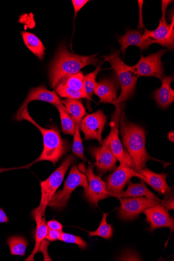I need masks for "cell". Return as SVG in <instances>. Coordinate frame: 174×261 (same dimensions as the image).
<instances>
[{
	"label": "cell",
	"mask_w": 174,
	"mask_h": 261,
	"mask_svg": "<svg viewBox=\"0 0 174 261\" xmlns=\"http://www.w3.org/2000/svg\"><path fill=\"white\" fill-rule=\"evenodd\" d=\"M162 15L160 20L158 28L155 31H150L145 29L142 36L153 43H158L167 47L169 50L173 49L174 23L173 19L170 25H168L165 19V11L167 7L172 1H162Z\"/></svg>",
	"instance_id": "ba28073f"
},
{
	"label": "cell",
	"mask_w": 174,
	"mask_h": 261,
	"mask_svg": "<svg viewBox=\"0 0 174 261\" xmlns=\"http://www.w3.org/2000/svg\"><path fill=\"white\" fill-rule=\"evenodd\" d=\"M76 161L77 159L73 155H68L60 167L46 180L41 182V201L39 206L32 211V215L33 217L37 214L44 217L45 211L49 201L61 185L68 168Z\"/></svg>",
	"instance_id": "5b68a950"
},
{
	"label": "cell",
	"mask_w": 174,
	"mask_h": 261,
	"mask_svg": "<svg viewBox=\"0 0 174 261\" xmlns=\"http://www.w3.org/2000/svg\"><path fill=\"white\" fill-rule=\"evenodd\" d=\"M133 177H137L142 180L144 179L142 175L133 169L120 165L106 179L107 190L110 195L116 197L121 194Z\"/></svg>",
	"instance_id": "7c38bea8"
},
{
	"label": "cell",
	"mask_w": 174,
	"mask_h": 261,
	"mask_svg": "<svg viewBox=\"0 0 174 261\" xmlns=\"http://www.w3.org/2000/svg\"><path fill=\"white\" fill-rule=\"evenodd\" d=\"M55 106L60 113L63 132L65 134L73 135L76 125H74L73 118L69 115L65 107L63 106Z\"/></svg>",
	"instance_id": "4316f807"
},
{
	"label": "cell",
	"mask_w": 174,
	"mask_h": 261,
	"mask_svg": "<svg viewBox=\"0 0 174 261\" xmlns=\"http://www.w3.org/2000/svg\"><path fill=\"white\" fill-rule=\"evenodd\" d=\"M101 64L99 65L94 72L84 76V89L90 98L92 97L94 89L97 84L96 82V78L98 73L101 70Z\"/></svg>",
	"instance_id": "f546056e"
},
{
	"label": "cell",
	"mask_w": 174,
	"mask_h": 261,
	"mask_svg": "<svg viewBox=\"0 0 174 261\" xmlns=\"http://www.w3.org/2000/svg\"><path fill=\"white\" fill-rule=\"evenodd\" d=\"M62 103L74 122L80 126L83 118L87 114L82 102L76 99H67L63 100Z\"/></svg>",
	"instance_id": "cb8c5ba5"
},
{
	"label": "cell",
	"mask_w": 174,
	"mask_h": 261,
	"mask_svg": "<svg viewBox=\"0 0 174 261\" xmlns=\"http://www.w3.org/2000/svg\"><path fill=\"white\" fill-rule=\"evenodd\" d=\"M12 255L24 256L29 245L28 241L23 237L15 236L9 237L8 240Z\"/></svg>",
	"instance_id": "d4e9b609"
},
{
	"label": "cell",
	"mask_w": 174,
	"mask_h": 261,
	"mask_svg": "<svg viewBox=\"0 0 174 261\" xmlns=\"http://www.w3.org/2000/svg\"><path fill=\"white\" fill-rule=\"evenodd\" d=\"M35 100L46 102L55 106H63L56 91H49L44 86H41L31 90L26 100L16 113V120L22 111L28 107L29 103Z\"/></svg>",
	"instance_id": "e0dca14e"
},
{
	"label": "cell",
	"mask_w": 174,
	"mask_h": 261,
	"mask_svg": "<svg viewBox=\"0 0 174 261\" xmlns=\"http://www.w3.org/2000/svg\"><path fill=\"white\" fill-rule=\"evenodd\" d=\"M95 164H90L86 174L89 185L84 190V197L92 206H97L98 201L110 196L107 190V184L101 176H96L93 170Z\"/></svg>",
	"instance_id": "8fae6325"
},
{
	"label": "cell",
	"mask_w": 174,
	"mask_h": 261,
	"mask_svg": "<svg viewBox=\"0 0 174 261\" xmlns=\"http://www.w3.org/2000/svg\"><path fill=\"white\" fill-rule=\"evenodd\" d=\"M62 231L53 230L48 228L46 240L49 242H55L59 240L60 236Z\"/></svg>",
	"instance_id": "d6a6232c"
},
{
	"label": "cell",
	"mask_w": 174,
	"mask_h": 261,
	"mask_svg": "<svg viewBox=\"0 0 174 261\" xmlns=\"http://www.w3.org/2000/svg\"><path fill=\"white\" fill-rule=\"evenodd\" d=\"M107 120V116L103 111L98 110L87 115L81 121L80 127L86 140L96 139L99 144L103 143L102 134Z\"/></svg>",
	"instance_id": "4fadbf2b"
},
{
	"label": "cell",
	"mask_w": 174,
	"mask_h": 261,
	"mask_svg": "<svg viewBox=\"0 0 174 261\" xmlns=\"http://www.w3.org/2000/svg\"><path fill=\"white\" fill-rule=\"evenodd\" d=\"M74 125H76V128H74V132L73 134V142L72 146V151L74 155L79 157L84 162H86L87 159L84 153V148L80 131V126L76 122H74Z\"/></svg>",
	"instance_id": "f1b7e54d"
},
{
	"label": "cell",
	"mask_w": 174,
	"mask_h": 261,
	"mask_svg": "<svg viewBox=\"0 0 174 261\" xmlns=\"http://www.w3.org/2000/svg\"><path fill=\"white\" fill-rule=\"evenodd\" d=\"M120 109L116 108L110 122L111 130L109 136L103 141L102 145L107 146L120 163V165L135 171V165L130 154L124 149L119 138L118 126Z\"/></svg>",
	"instance_id": "52a82bcc"
},
{
	"label": "cell",
	"mask_w": 174,
	"mask_h": 261,
	"mask_svg": "<svg viewBox=\"0 0 174 261\" xmlns=\"http://www.w3.org/2000/svg\"><path fill=\"white\" fill-rule=\"evenodd\" d=\"M56 91L59 96L63 98L76 100L86 98L91 100L85 92L70 88L61 83L58 85Z\"/></svg>",
	"instance_id": "484cf974"
},
{
	"label": "cell",
	"mask_w": 174,
	"mask_h": 261,
	"mask_svg": "<svg viewBox=\"0 0 174 261\" xmlns=\"http://www.w3.org/2000/svg\"><path fill=\"white\" fill-rule=\"evenodd\" d=\"M94 93L100 98V103L113 104L117 99L115 85L109 80H104L97 83Z\"/></svg>",
	"instance_id": "44dd1931"
},
{
	"label": "cell",
	"mask_w": 174,
	"mask_h": 261,
	"mask_svg": "<svg viewBox=\"0 0 174 261\" xmlns=\"http://www.w3.org/2000/svg\"><path fill=\"white\" fill-rule=\"evenodd\" d=\"M127 191L123 192L116 198H135L145 197L148 199L158 201L162 205L169 210H173V199L168 200H161L153 193L149 191L144 182L141 180L140 183L133 184L131 181L128 182Z\"/></svg>",
	"instance_id": "2e32d148"
},
{
	"label": "cell",
	"mask_w": 174,
	"mask_h": 261,
	"mask_svg": "<svg viewBox=\"0 0 174 261\" xmlns=\"http://www.w3.org/2000/svg\"><path fill=\"white\" fill-rule=\"evenodd\" d=\"M97 62L96 55L84 57L72 54L65 45H62L49 67V77L52 87L55 88L63 79L80 73L86 66L96 65Z\"/></svg>",
	"instance_id": "6da1fadb"
},
{
	"label": "cell",
	"mask_w": 174,
	"mask_h": 261,
	"mask_svg": "<svg viewBox=\"0 0 174 261\" xmlns=\"http://www.w3.org/2000/svg\"><path fill=\"white\" fill-rule=\"evenodd\" d=\"M24 44L28 49L42 60L45 55V48L41 40L35 35L27 32L21 33Z\"/></svg>",
	"instance_id": "603a6c76"
},
{
	"label": "cell",
	"mask_w": 174,
	"mask_h": 261,
	"mask_svg": "<svg viewBox=\"0 0 174 261\" xmlns=\"http://www.w3.org/2000/svg\"><path fill=\"white\" fill-rule=\"evenodd\" d=\"M120 132L123 145L131 156L136 172L146 168L149 160L157 161L149 155L145 149V132L141 127L127 122L122 114L120 120Z\"/></svg>",
	"instance_id": "3957f363"
},
{
	"label": "cell",
	"mask_w": 174,
	"mask_h": 261,
	"mask_svg": "<svg viewBox=\"0 0 174 261\" xmlns=\"http://www.w3.org/2000/svg\"><path fill=\"white\" fill-rule=\"evenodd\" d=\"M166 50H162L144 57L141 56L138 63L132 66L133 72L138 76H153L162 80L164 77L162 57Z\"/></svg>",
	"instance_id": "30bf717a"
},
{
	"label": "cell",
	"mask_w": 174,
	"mask_h": 261,
	"mask_svg": "<svg viewBox=\"0 0 174 261\" xmlns=\"http://www.w3.org/2000/svg\"><path fill=\"white\" fill-rule=\"evenodd\" d=\"M89 1L88 0H72L74 10V17H76L78 13L87 4Z\"/></svg>",
	"instance_id": "836d02e7"
},
{
	"label": "cell",
	"mask_w": 174,
	"mask_h": 261,
	"mask_svg": "<svg viewBox=\"0 0 174 261\" xmlns=\"http://www.w3.org/2000/svg\"><path fill=\"white\" fill-rule=\"evenodd\" d=\"M143 213L146 216V221L151 225L149 230L151 232L163 227L169 228L171 231H173V219L170 217L168 209L161 204L149 207Z\"/></svg>",
	"instance_id": "5bb4252c"
},
{
	"label": "cell",
	"mask_w": 174,
	"mask_h": 261,
	"mask_svg": "<svg viewBox=\"0 0 174 261\" xmlns=\"http://www.w3.org/2000/svg\"><path fill=\"white\" fill-rule=\"evenodd\" d=\"M173 80L172 76L163 78L162 86L154 93V99L162 109L167 108L174 101V91L170 86Z\"/></svg>",
	"instance_id": "ffe728a7"
},
{
	"label": "cell",
	"mask_w": 174,
	"mask_h": 261,
	"mask_svg": "<svg viewBox=\"0 0 174 261\" xmlns=\"http://www.w3.org/2000/svg\"><path fill=\"white\" fill-rule=\"evenodd\" d=\"M33 218H34L37 224L35 234V246L32 253L26 259V260H34V256L39 250L41 244L46 240V236L48 231V227L44 217L37 214Z\"/></svg>",
	"instance_id": "7402d4cb"
},
{
	"label": "cell",
	"mask_w": 174,
	"mask_h": 261,
	"mask_svg": "<svg viewBox=\"0 0 174 261\" xmlns=\"http://www.w3.org/2000/svg\"><path fill=\"white\" fill-rule=\"evenodd\" d=\"M108 213H103V217L97 229L93 231H88L90 238L93 236H99L106 240H110L113 233L112 226L107 223Z\"/></svg>",
	"instance_id": "83f0119b"
},
{
	"label": "cell",
	"mask_w": 174,
	"mask_h": 261,
	"mask_svg": "<svg viewBox=\"0 0 174 261\" xmlns=\"http://www.w3.org/2000/svg\"><path fill=\"white\" fill-rule=\"evenodd\" d=\"M47 226L48 228L58 230L60 231H62L63 230V226L58 221L53 220L49 221L46 223Z\"/></svg>",
	"instance_id": "e575fe53"
},
{
	"label": "cell",
	"mask_w": 174,
	"mask_h": 261,
	"mask_svg": "<svg viewBox=\"0 0 174 261\" xmlns=\"http://www.w3.org/2000/svg\"><path fill=\"white\" fill-rule=\"evenodd\" d=\"M118 42L121 45V51L123 56L125 55L128 47L130 45H135L141 51L148 48L153 43L144 38L141 33L136 30H128L123 35L118 38Z\"/></svg>",
	"instance_id": "d6986e66"
},
{
	"label": "cell",
	"mask_w": 174,
	"mask_h": 261,
	"mask_svg": "<svg viewBox=\"0 0 174 261\" xmlns=\"http://www.w3.org/2000/svg\"><path fill=\"white\" fill-rule=\"evenodd\" d=\"M88 185L86 175L79 171L77 165H73L71 168L62 191L55 194L48 206L54 210L63 209L66 207L71 193L78 186H82L85 189Z\"/></svg>",
	"instance_id": "8992f818"
},
{
	"label": "cell",
	"mask_w": 174,
	"mask_h": 261,
	"mask_svg": "<svg viewBox=\"0 0 174 261\" xmlns=\"http://www.w3.org/2000/svg\"><path fill=\"white\" fill-rule=\"evenodd\" d=\"M120 207L118 212V217L123 221H133L138 218L140 213L149 208L161 203L145 197L119 198Z\"/></svg>",
	"instance_id": "9c48e42d"
},
{
	"label": "cell",
	"mask_w": 174,
	"mask_h": 261,
	"mask_svg": "<svg viewBox=\"0 0 174 261\" xmlns=\"http://www.w3.org/2000/svg\"><path fill=\"white\" fill-rule=\"evenodd\" d=\"M167 137H168V140L172 142H173V141H174V134H173V131H171L170 132H169L168 134V135H167Z\"/></svg>",
	"instance_id": "74e56055"
},
{
	"label": "cell",
	"mask_w": 174,
	"mask_h": 261,
	"mask_svg": "<svg viewBox=\"0 0 174 261\" xmlns=\"http://www.w3.org/2000/svg\"><path fill=\"white\" fill-rule=\"evenodd\" d=\"M119 56V51H113L109 56L103 57L111 65L121 86L120 96L113 103L116 108H120L121 103L127 101L132 96L139 78L133 72L132 66L124 63Z\"/></svg>",
	"instance_id": "277c9868"
},
{
	"label": "cell",
	"mask_w": 174,
	"mask_h": 261,
	"mask_svg": "<svg viewBox=\"0 0 174 261\" xmlns=\"http://www.w3.org/2000/svg\"><path fill=\"white\" fill-rule=\"evenodd\" d=\"M8 222H9V219L6 215V213L3 208L0 207V223Z\"/></svg>",
	"instance_id": "d590c367"
},
{
	"label": "cell",
	"mask_w": 174,
	"mask_h": 261,
	"mask_svg": "<svg viewBox=\"0 0 174 261\" xmlns=\"http://www.w3.org/2000/svg\"><path fill=\"white\" fill-rule=\"evenodd\" d=\"M89 152L95 160V165L98 175H103L115 170L117 160L107 146L91 148Z\"/></svg>",
	"instance_id": "9a60e30c"
},
{
	"label": "cell",
	"mask_w": 174,
	"mask_h": 261,
	"mask_svg": "<svg viewBox=\"0 0 174 261\" xmlns=\"http://www.w3.org/2000/svg\"><path fill=\"white\" fill-rule=\"evenodd\" d=\"M30 168L29 165H28L27 166H24V167H19V168H8V169H4V168H0V173H3L4 172L6 171H9L11 170H14L16 169H29Z\"/></svg>",
	"instance_id": "8d00e7d4"
},
{
	"label": "cell",
	"mask_w": 174,
	"mask_h": 261,
	"mask_svg": "<svg viewBox=\"0 0 174 261\" xmlns=\"http://www.w3.org/2000/svg\"><path fill=\"white\" fill-rule=\"evenodd\" d=\"M27 120L35 125L41 132L43 141V149L40 155L33 162V164L42 161L52 162L55 166L60 159L69 150L68 142L63 139L59 130L56 127L45 129L37 124L30 115L28 107L21 112L17 121Z\"/></svg>",
	"instance_id": "7a4b0ae2"
},
{
	"label": "cell",
	"mask_w": 174,
	"mask_h": 261,
	"mask_svg": "<svg viewBox=\"0 0 174 261\" xmlns=\"http://www.w3.org/2000/svg\"><path fill=\"white\" fill-rule=\"evenodd\" d=\"M84 75L82 72L65 78L61 83L70 88L85 91L84 89Z\"/></svg>",
	"instance_id": "4dcf8cb0"
},
{
	"label": "cell",
	"mask_w": 174,
	"mask_h": 261,
	"mask_svg": "<svg viewBox=\"0 0 174 261\" xmlns=\"http://www.w3.org/2000/svg\"><path fill=\"white\" fill-rule=\"evenodd\" d=\"M59 241L66 243L76 244L83 250H85L87 247V242L80 236L65 233L63 231L60 236Z\"/></svg>",
	"instance_id": "1f68e13d"
},
{
	"label": "cell",
	"mask_w": 174,
	"mask_h": 261,
	"mask_svg": "<svg viewBox=\"0 0 174 261\" xmlns=\"http://www.w3.org/2000/svg\"><path fill=\"white\" fill-rule=\"evenodd\" d=\"M144 177L143 181L150 185L160 195L164 196V200L171 199L172 195V188L170 187L166 182V177L168 174L156 173L147 168L138 172Z\"/></svg>",
	"instance_id": "ac0fdd59"
}]
</instances>
